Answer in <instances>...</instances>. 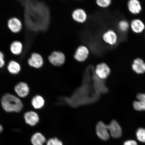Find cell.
I'll use <instances>...</instances> for the list:
<instances>
[{"label":"cell","instance_id":"obj_1","mask_svg":"<svg viewBox=\"0 0 145 145\" xmlns=\"http://www.w3.org/2000/svg\"><path fill=\"white\" fill-rule=\"evenodd\" d=\"M1 104L3 109L8 112H19L23 108V105L20 100L15 96L10 94H6L3 96Z\"/></svg>","mask_w":145,"mask_h":145},{"label":"cell","instance_id":"obj_2","mask_svg":"<svg viewBox=\"0 0 145 145\" xmlns=\"http://www.w3.org/2000/svg\"><path fill=\"white\" fill-rule=\"evenodd\" d=\"M48 59L50 63L54 66H61L64 64L66 57L63 52L59 50H54L48 56Z\"/></svg>","mask_w":145,"mask_h":145},{"label":"cell","instance_id":"obj_3","mask_svg":"<svg viewBox=\"0 0 145 145\" xmlns=\"http://www.w3.org/2000/svg\"><path fill=\"white\" fill-rule=\"evenodd\" d=\"M90 52L89 48L87 45H79L74 52V58L78 62H83L88 59L89 55Z\"/></svg>","mask_w":145,"mask_h":145},{"label":"cell","instance_id":"obj_4","mask_svg":"<svg viewBox=\"0 0 145 145\" xmlns=\"http://www.w3.org/2000/svg\"><path fill=\"white\" fill-rule=\"evenodd\" d=\"M71 17L72 20L75 22L79 24H83L86 22L88 16L84 9L78 8L72 11Z\"/></svg>","mask_w":145,"mask_h":145},{"label":"cell","instance_id":"obj_5","mask_svg":"<svg viewBox=\"0 0 145 145\" xmlns=\"http://www.w3.org/2000/svg\"><path fill=\"white\" fill-rule=\"evenodd\" d=\"M96 131L98 137L101 140L106 141L110 138V135L108 125L101 121L97 123L96 126Z\"/></svg>","mask_w":145,"mask_h":145},{"label":"cell","instance_id":"obj_6","mask_svg":"<svg viewBox=\"0 0 145 145\" xmlns=\"http://www.w3.org/2000/svg\"><path fill=\"white\" fill-rule=\"evenodd\" d=\"M108 127L110 135L114 138H118L122 136V129L116 121L112 120Z\"/></svg>","mask_w":145,"mask_h":145},{"label":"cell","instance_id":"obj_7","mask_svg":"<svg viewBox=\"0 0 145 145\" xmlns=\"http://www.w3.org/2000/svg\"><path fill=\"white\" fill-rule=\"evenodd\" d=\"M96 75L101 79L106 78L110 75V69L105 63H101L97 65L95 70Z\"/></svg>","mask_w":145,"mask_h":145},{"label":"cell","instance_id":"obj_8","mask_svg":"<svg viewBox=\"0 0 145 145\" xmlns=\"http://www.w3.org/2000/svg\"><path fill=\"white\" fill-rule=\"evenodd\" d=\"M102 39L105 43L112 46L116 44L118 41L117 34L112 30H109L105 32L103 34Z\"/></svg>","mask_w":145,"mask_h":145},{"label":"cell","instance_id":"obj_9","mask_svg":"<svg viewBox=\"0 0 145 145\" xmlns=\"http://www.w3.org/2000/svg\"><path fill=\"white\" fill-rule=\"evenodd\" d=\"M43 62L42 56L37 53H33L28 61L30 66L36 68L41 67L43 65Z\"/></svg>","mask_w":145,"mask_h":145},{"label":"cell","instance_id":"obj_10","mask_svg":"<svg viewBox=\"0 0 145 145\" xmlns=\"http://www.w3.org/2000/svg\"><path fill=\"white\" fill-rule=\"evenodd\" d=\"M8 28L14 33H17L21 31L22 28V24L19 19L12 18L9 20L8 22Z\"/></svg>","mask_w":145,"mask_h":145},{"label":"cell","instance_id":"obj_11","mask_svg":"<svg viewBox=\"0 0 145 145\" xmlns=\"http://www.w3.org/2000/svg\"><path fill=\"white\" fill-rule=\"evenodd\" d=\"M14 90L20 97H24L28 95L29 88L26 83L22 82L16 85L14 88Z\"/></svg>","mask_w":145,"mask_h":145},{"label":"cell","instance_id":"obj_12","mask_svg":"<svg viewBox=\"0 0 145 145\" xmlns=\"http://www.w3.org/2000/svg\"><path fill=\"white\" fill-rule=\"evenodd\" d=\"M127 5L129 10L132 14H139L142 10V7L138 0H129Z\"/></svg>","mask_w":145,"mask_h":145},{"label":"cell","instance_id":"obj_13","mask_svg":"<svg viewBox=\"0 0 145 145\" xmlns=\"http://www.w3.org/2000/svg\"><path fill=\"white\" fill-rule=\"evenodd\" d=\"M24 117L25 122L30 126L35 125L39 121V116L34 112H27L25 114Z\"/></svg>","mask_w":145,"mask_h":145},{"label":"cell","instance_id":"obj_14","mask_svg":"<svg viewBox=\"0 0 145 145\" xmlns=\"http://www.w3.org/2000/svg\"><path fill=\"white\" fill-rule=\"evenodd\" d=\"M130 27L134 32L136 33H140L145 29V26L144 23L141 20L136 19L132 20L130 24Z\"/></svg>","mask_w":145,"mask_h":145},{"label":"cell","instance_id":"obj_15","mask_svg":"<svg viewBox=\"0 0 145 145\" xmlns=\"http://www.w3.org/2000/svg\"><path fill=\"white\" fill-rule=\"evenodd\" d=\"M134 71L137 74H142L145 72V63L140 58L136 59L132 65Z\"/></svg>","mask_w":145,"mask_h":145},{"label":"cell","instance_id":"obj_16","mask_svg":"<svg viewBox=\"0 0 145 145\" xmlns=\"http://www.w3.org/2000/svg\"><path fill=\"white\" fill-rule=\"evenodd\" d=\"M45 141L44 136L39 132L34 134L31 138V142L33 145H43Z\"/></svg>","mask_w":145,"mask_h":145},{"label":"cell","instance_id":"obj_17","mask_svg":"<svg viewBox=\"0 0 145 145\" xmlns=\"http://www.w3.org/2000/svg\"><path fill=\"white\" fill-rule=\"evenodd\" d=\"M10 48L12 54L14 55H19L22 52L23 45L20 42L15 41L11 44Z\"/></svg>","mask_w":145,"mask_h":145},{"label":"cell","instance_id":"obj_18","mask_svg":"<svg viewBox=\"0 0 145 145\" xmlns=\"http://www.w3.org/2000/svg\"><path fill=\"white\" fill-rule=\"evenodd\" d=\"M45 101L43 98L40 95H36L32 99V104L33 107L36 109H40L44 106Z\"/></svg>","mask_w":145,"mask_h":145},{"label":"cell","instance_id":"obj_19","mask_svg":"<svg viewBox=\"0 0 145 145\" xmlns=\"http://www.w3.org/2000/svg\"><path fill=\"white\" fill-rule=\"evenodd\" d=\"M8 70L10 73L16 74L19 72L21 70L19 63L14 61H11L8 67Z\"/></svg>","mask_w":145,"mask_h":145},{"label":"cell","instance_id":"obj_20","mask_svg":"<svg viewBox=\"0 0 145 145\" xmlns=\"http://www.w3.org/2000/svg\"><path fill=\"white\" fill-rule=\"evenodd\" d=\"M137 138L140 142L145 143V129L142 128H139L136 133Z\"/></svg>","mask_w":145,"mask_h":145},{"label":"cell","instance_id":"obj_21","mask_svg":"<svg viewBox=\"0 0 145 145\" xmlns=\"http://www.w3.org/2000/svg\"><path fill=\"white\" fill-rule=\"evenodd\" d=\"M97 6L101 8H106L112 3V0H95Z\"/></svg>","mask_w":145,"mask_h":145},{"label":"cell","instance_id":"obj_22","mask_svg":"<svg viewBox=\"0 0 145 145\" xmlns=\"http://www.w3.org/2000/svg\"><path fill=\"white\" fill-rule=\"evenodd\" d=\"M134 108L138 111L145 110V101H134L133 103Z\"/></svg>","mask_w":145,"mask_h":145},{"label":"cell","instance_id":"obj_23","mask_svg":"<svg viewBox=\"0 0 145 145\" xmlns=\"http://www.w3.org/2000/svg\"><path fill=\"white\" fill-rule=\"evenodd\" d=\"M118 27L121 31L125 32L128 30L129 28V24L126 21H121L119 23Z\"/></svg>","mask_w":145,"mask_h":145},{"label":"cell","instance_id":"obj_24","mask_svg":"<svg viewBox=\"0 0 145 145\" xmlns=\"http://www.w3.org/2000/svg\"><path fill=\"white\" fill-rule=\"evenodd\" d=\"M47 145H63L61 141L56 138H50L47 141Z\"/></svg>","mask_w":145,"mask_h":145},{"label":"cell","instance_id":"obj_25","mask_svg":"<svg viewBox=\"0 0 145 145\" xmlns=\"http://www.w3.org/2000/svg\"><path fill=\"white\" fill-rule=\"evenodd\" d=\"M4 57L3 54L0 51V68L2 67L5 65Z\"/></svg>","mask_w":145,"mask_h":145},{"label":"cell","instance_id":"obj_26","mask_svg":"<svg viewBox=\"0 0 145 145\" xmlns=\"http://www.w3.org/2000/svg\"><path fill=\"white\" fill-rule=\"evenodd\" d=\"M123 145H138L136 141L133 140H127L124 142Z\"/></svg>","mask_w":145,"mask_h":145},{"label":"cell","instance_id":"obj_27","mask_svg":"<svg viewBox=\"0 0 145 145\" xmlns=\"http://www.w3.org/2000/svg\"><path fill=\"white\" fill-rule=\"evenodd\" d=\"M137 98L139 101H145V94L139 93L137 95Z\"/></svg>","mask_w":145,"mask_h":145},{"label":"cell","instance_id":"obj_28","mask_svg":"<svg viewBox=\"0 0 145 145\" xmlns=\"http://www.w3.org/2000/svg\"><path fill=\"white\" fill-rule=\"evenodd\" d=\"M3 130V128L2 126L1 125V124H0V133Z\"/></svg>","mask_w":145,"mask_h":145},{"label":"cell","instance_id":"obj_29","mask_svg":"<svg viewBox=\"0 0 145 145\" xmlns=\"http://www.w3.org/2000/svg\"><path fill=\"white\" fill-rule=\"evenodd\" d=\"M77 1H83V0H77Z\"/></svg>","mask_w":145,"mask_h":145}]
</instances>
